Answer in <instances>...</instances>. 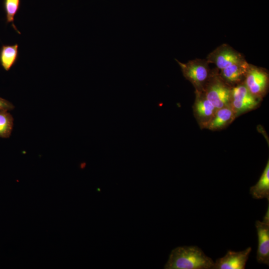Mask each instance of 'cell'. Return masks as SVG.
Returning a JSON list of instances; mask_svg holds the SVG:
<instances>
[{"label": "cell", "instance_id": "10", "mask_svg": "<svg viewBox=\"0 0 269 269\" xmlns=\"http://www.w3.org/2000/svg\"><path fill=\"white\" fill-rule=\"evenodd\" d=\"M249 64L244 59L219 71V75L224 82L233 87L244 82Z\"/></svg>", "mask_w": 269, "mask_h": 269}, {"label": "cell", "instance_id": "9", "mask_svg": "<svg viewBox=\"0 0 269 269\" xmlns=\"http://www.w3.org/2000/svg\"><path fill=\"white\" fill-rule=\"evenodd\" d=\"M252 251V248L235 252L228 251L225 256L217 259L213 269H244Z\"/></svg>", "mask_w": 269, "mask_h": 269}, {"label": "cell", "instance_id": "14", "mask_svg": "<svg viewBox=\"0 0 269 269\" xmlns=\"http://www.w3.org/2000/svg\"><path fill=\"white\" fill-rule=\"evenodd\" d=\"M13 119L6 111H0V137L8 138L11 134Z\"/></svg>", "mask_w": 269, "mask_h": 269}, {"label": "cell", "instance_id": "11", "mask_svg": "<svg viewBox=\"0 0 269 269\" xmlns=\"http://www.w3.org/2000/svg\"><path fill=\"white\" fill-rule=\"evenodd\" d=\"M237 118L230 105L217 109L206 129L220 131L229 126Z\"/></svg>", "mask_w": 269, "mask_h": 269}, {"label": "cell", "instance_id": "3", "mask_svg": "<svg viewBox=\"0 0 269 269\" xmlns=\"http://www.w3.org/2000/svg\"><path fill=\"white\" fill-rule=\"evenodd\" d=\"M232 89L221 78L219 70H212L211 75L203 91L208 100L217 109L230 105Z\"/></svg>", "mask_w": 269, "mask_h": 269}, {"label": "cell", "instance_id": "4", "mask_svg": "<svg viewBox=\"0 0 269 269\" xmlns=\"http://www.w3.org/2000/svg\"><path fill=\"white\" fill-rule=\"evenodd\" d=\"M262 100L253 95L243 82L232 87L230 106L238 117L256 109Z\"/></svg>", "mask_w": 269, "mask_h": 269}, {"label": "cell", "instance_id": "6", "mask_svg": "<svg viewBox=\"0 0 269 269\" xmlns=\"http://www.w3.org/2000/svg\"><path fill=\"white\" fill-rule=\"evenodd\" d=\"M215 65L220 71L234 63L245 59L243 54L227 44H223L210 53L206 59Z\"/></svg>", "mask_w": 269, "mask_h": 269}, {"label": "cell", "instance_id": "2", "mask_svg": "<svg viewBox=\"0 0 269 269\" xmlns=\"http://www.w3.org/2000/svg\"><path fill=\"white\" fill-rule=\"evenodd\" d=\"M175 60L179 65L183 76L194 87L195 91L203 92L212 71L207 60L196 58L186 63Z\"/></svg>", "mask_w": 269, "mask_h": 269}, {"label": "cell", "instance_id": "8", "mask_svg": "<svg viewBox=\"0 0 269 269\" xmlns=\"http://www.w3.org/2000/svg\"><path fill=\"white\" fill-rule=\"evenodd\" d=\"M195 93L193 114L199 127L206 129L217 109L208 100L203 92L195 91Z\"/></svg>", "mask_w": 269, "mask_h": 269}, {"label": "cell", "instance_id": "7", "mask_svg": "<svg viewBox=\"0 0 269 269\" xmlns=\"http://www.w3.org/2000/svg\"><path fill=\"white\" fill-rule=\"evenodd\" d=\"M255 226L258 237L257 260L260 264L269 265V206L263 221H256Z\"/></svg>", "mask_w": 269, "mask_h": 269}, {"label": "cell", "instance_id": "5", "mask_svg": "<svg viewBox=\"0 0 269 269\" xmlns=\"http://www.w3.org/2000/svg\"><path fill=\"white\" fill-rule=\"evenodd\" d=\"M244 83L253 95L263 99L268 91L269 73L266 69L250 64Z\"/></svg>", "mask_w": 269, "mask_h": 269}, {"label": "cell", "instance_id": "1", "mask_svg": "<svg viewBox=\"0 0 269 269\" xmlns=\"http://www.w3.org/2000/svg\"><path fill=\"white\" fill-rule=\"evenodd\" d=\"M214 262L197 246L178 247L172 250L165 269H213Z\"/></svg>", "mask_w": 269, "mask_h": 269}, {"label": "cell", "instance_id": "16", "mask_svg": "<svg viewBox=\"0 0 269 269\" xmlns=\"http://www.w3.org/2000/svg\"><path fill=\"white\" fill-rule=\"evenodd\" d=\"M14 106L7 100L0 97V111H11L13 110Z\"/></svg>", "mask_w": 269, "mask_h": 269}, {"label": "cell", "instance_id": "13", "mask_svg": "<svg viewBox=\"0 0 269 269\" xmlns=\"http://www.w3.org/2000/svg\"><path fill=\"white\" fill-rule=\"evenodd\" d=\"M18 45H3L0 49V63L5 71H8L18 58Z\"/></svg>", "mask_w": 269, "mask_h": 269}, {"label": "cell", "instance_id": "12", "mask_svg": "<svg viewBox=\"0 0 269 269\" xmlns=\"http://www.w3.org/2000/svg\"><path fill=\"white\" fill-rule=\"evenodd\" d=\"M250 193L256 199L266 198L269 201V160L257 183L251 187Z\"/></svg>", "mask_w": 269, "mask_h": 269}, {"label": "cell", "instance_id": "15", "mask_svg": "<svg viewBox=\"0 0 269 269\" xmlns=\"http://www.w3.org/2000/svg\"><path fill=\"white\" fill-rule=\"evenodd\" d=\"M20 4V0H4V9L7 23H11L13 28L19 33L14 23V16L18 11Z\"/></svg>", "mask_w": 269, "mask_h": 269}]
</instances>
